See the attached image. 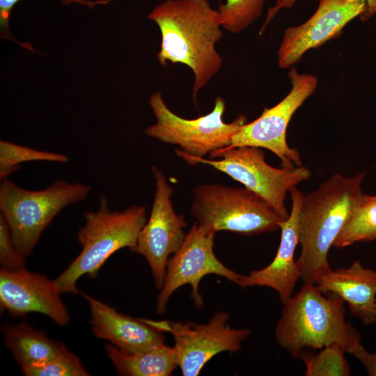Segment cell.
<instances>
[{"mask_svg":"<svg viewBox=\"0 0 376 376\" xmlns=\"http://www.w3.org/2000/svg\"><path fill=\"white\" fill-rule=\"evenodd\" d=\"M193 194L191 213L207 232L259 235L280 229V224L286 219L246 187L205 184L194 188Z\"/></svg>","mask_w":376,"mask_h":376,"instance_id":"6","label":"cell"},{"mask_svg":"<svg viewBox=\"0 0 376 376\" xmlns=\"http://www.w3.org/2000/svg\"><path fill=\"white\" fill-rule=\"evenodd\" d=\"M148 102L157 122L147 127L145 134L165 143L178 146L182 153L191 157H205L228 146L233 136L247 123L242 114L232 123H224L226 102L221 97L215 99L211 112L195 119L174 113L159 92L152 94Z\"/></svg>","mask_w":376,"mask_h":376,"instance_id":"8","label":"cell"},{"mask_svg":"<svg viewBox=\"0 0 376 376\" xmlns=\"http://www.w3.org/2000/svg\"><path fill=\"white\" fill-rule=\"evenodd\" d=\"M376 240V194H365L355 206L333 246L343 248L359 242Z\"/></svg>","mask_w":376,"mask_h":376,"instance_id":"20","label":"cell"},{"mask_svg":"<svg viewBox=\"0 0 376 376\" xmlns=\"http://www.w3.org/2000/svg\"><path fill=\"white\" fill-rule=\"evenodd\" d=\"M144 320L173 336L178 367L184 376L199 375L204 366L220 352L239 350L251 332L246 328L230 327L229 315L224 311L214 313L205 324Z\"/></svg>","mask_w":376,"mask_h":376,"instance_id":"10","label":"cell"},{"mask_svg":"<svg viewBox=\"0 0 376 376\" xmlns=\"http://www.w3.org/2000/svg\"><path fill=\"white\" fill-rule=\"evenodd\" d=\"M0 184V210L13 242L25 258L38 244L41 234L66 206L84 201L91 187L58 180L41 190H28L5 178Z\"/></svg>","mask_w":376,"mask_h":376,"instance_id":"5","label":"cell"},{"mask_svg":"<svg viewBox=\"0 0 376 376\" xmlns=\"http://www.w3.org/2000/svg\"><path fill=\"white\" fill-rule=\"evenodd\" d=\"M375 313H376V301H375Z\"/></svg>","mask_w":376,"mask_h":376,"instance_id":"30","label":"cell"},{"mask_svg":"<svg viewBox=\"0 0 376 376\" xmlns=\"http://www.w3.org/2000/svg\"><path fill=\"white\" fill-rule=\"evenodd\" d=\"M344 302L338 296L322 292L315 284L304 283L283 304L275 328L276 343L294 358L335 341L343 343L351 354L361 337L345 321Z\"/></svg>","mask_w":376,"mask_h":376,"instance_id":"3","label":"cell"},{"mask_svg":"<svg viewBox=\"0 0 376 376\" xmlns=\"http://www.w3.org/2000/svg\"><path fill=\"white\" fill-rule=\"evenodd\" d=\"M26 376H88L79 357L67 350L55 359L41 366L22 370Z\"/></svg>","mask_w":376,"mask_h":376,"instance_id":"24","label":"cell"},{"mask_svg":"<svg viewBox=\"0 0 376 376\" xmlns=\"http://www.w3.org/2000/svg\"><path fill=\"white\" fill-rule=\"evenodd\" d=\"M99 207L84 213V224L77 235L81 250L55 281L62 293H80L77 282L84 274L95 278L105 261L116 251L137 242L147 217L143 205H133L123 211L113 210L107 197L100 195Z\"/></svg>","mask_w":376,"mask_h":376,"instance_id":"4","label":"cell"},{"mask_svg":"<svg viewBox=\"0 0 376 376\" xmlns=\"http://www.w3.org/2000/svg\"><path fill=\"white\" fill-rule=\"evenodd\" d=\"M21 0H0V25L1 36L15 40L9 31V19L11 10L15 4ZM65 5L78 3L93 8L96 6L106 5L113 0H58ZM17 42V41H16Z\"/></svg>","mask_w":376,"mask_h":376,"instance_id":"26","label":"cell"},{"mask_svg":"<svg viewBox=\"0 0 376 376\" xmlns=\"http://www.w3.org/2000/svg\"><path fill=\"white\" fill-rule=\"evenodd\" d=\"M351 354L363 365L368 375L376 376V352H368L359 343Z\"/></svg>","mask_w":376,"mask_h":376,"instance_id":"27","label":"cell"},{"mask_svg":"<svg viewBox=\"0 0 376 376\" xmlns=\"http://www.w3.org/2000/svg\"><path fill=\"white\" fill-rule=\"evenodd\" d=\"M155 180V192L148 219L141 230L136 246L131 251L143 256L149 265L158 290L163 285L168 260L182 244L187 224L173 206V189L164 173L151 166Z\"/></svg>","mask_w":376,"mask_h":376,"instance_id":"12","label":"cell"},{"mask_svg":"<svg viewBox=\"0 0 376 376\" xmlns=\"http://www.w3.org/2000/svg\"><path fill=\"white\" fill-rule=\"evenodd\" d=\"M2 331L6 345L22 370L45 364L68 350L63 343L24 322L4 325Z\"/></svg>","mask_w":376,"mask_h":376,"instance_id":"18","label":"cell"},{"mask_svg":"<svg viewBox=\"0 0 376 376\" xmlns=\"http://www.w3.org/2000/svg\"><path fill=\"white\" fill-rule=\"evenodd\" d=\"M162 34L159 63H182L194 72L193 97L222 65L215 48L223 36L218 10L208 0H165L148 15Z\"/></svg>","mask_w":376,"mask_h":376,"instance_id":"1","label":"cell"},{"mask_svg":"<svg viewBox=\"0 0 376 376\" xmlns=\"http://www.w3.org/2000/svg\"><path fill=\"white\" fill-rule=\"evenodd\" d=\"M105 351L120 375L169 376L178 367L174 347L165 343L136 353L123 352L110 343Z\"/></svg>","mask_w":376,"mask_h":376,"instance_id":"19","label":"cell"},{"mask_svg":"<svg viewBox=\"0 0 376 376\" xmlns=\"http://www.w3.org/2000/svg\"><path fill=\"white\" fill-rule=\"evenodd\" d=\"M175 153L190 165L203 164L226 173L264 198L284 219L289 216L285 201L287 192L311 177L305 166L275 168L265 160L261 148L243 146L212 152L210 159L195 157L176 149Z\"/></svg>","mask_w":376,"mask_h":376,"instance_id":"7","label":"cell"},{"mask_svg":"<svg viewBox=\"0 0 376 376\" xmlns=\"http://www.w3.org/2000/svg\"><path fill=\"white\" fill-rule=\"evenodd\" d=\"M69 160L63 154L40 150L17 145L9 141H0V178H8L19 169V164L33 161H49L65 163Z\"/></svg>","mask_w":376,"mask_h":376,"instance_id":"22","label":"cell"},{"mask_svg":"<svg viewBox=\"0 0 376 376\" xmlns=\"http://www.w3.org/2000/svg\"><path fill=\"white\" fill-rule=\"evenodd\" d=\"M288 75L292 86L288 95L275 106L265 108L258 118L244 124L224 148L243 146L265 148L280 158L282 167L301 166L299 152L287 143L286 130L293 114L315 91L318 81L313 75L299 73L294 66Z\"/></svg>","mask_w":376,"mask_h":376,"instance_id":"9","label":"cell"},{"mask_svg":"<svg viewBox=\"0 0 376 376\" xmlns=\"http://www.w3.org/2000/svg\"><path fill=\"white\" fill-rule=\"evenodd\" d=\"M0 263L8 270L26 269L25 257L15 246L11 232L4 217L0 214Z\"/></svg>","mask_w":376,"mask_h":376,"instance_id":"25","label":"cell"},{"mask_svg":"<svg viewBox=\"0 0 376 376\" xmlns=\"http://www.w3.org/2000/svg\"><path fill=\"white\" fill-rule=\"evenodd\" d=\"M365 173L352 177L334 174L304 196L298 221L301 253L295 260L304 283L315 284L331 269L329 249L364 195L361 183Z\"/></svg>","mask_w":376,"mask_h":376,"instance_id":"2","label":"cell"},{"mask_svg":"<svg viewBox=\"0 0 376 376\" xmlns=\"http://www.w3.org/2000/svg\"><path fill=\"white\" fill-rule=\"evenodd\" d=\"M345 346L339 341L333 342L316 354H304L301 359L306 365V376H349L350 366L345 357Z\"/></svg>","mask_w":376,"mask_h":376,"instance_id":"21","label":"cell"},{"mask_svg":"<svg viewBox=\"0 0 376 376\" xmlns=\"http://www.w3.org/2000/svg\"><path fill=\"white\" fill-rule=\"evenodd\" d=\"M266 0H226L220 3L221 25L231 33L246 29L262 14Z\"/></svg>","mask_w":376,"mask_h":376,"instance_id":"23","label":"cell"},{"mask_svg":"<svg viewBox=\"0 0 376 376\" xmlns=\"http://www.w3.org/2000/svg\"><path fill=\"white\" fill-rule=\"evenodd\" d=\"M295 2L296 0H276L274 6L268 9L265 22L259 34L260 35L263 32L268 23L273 19L279 10H280L281 8H290L295 4Z\"/></svg>","mask_w":376,"mask_h":376,"instance_id":"28","label":"cell"},{"mask_svg":"<svg viewBox=\"0 0 376 376\" xmlns=\"http://www.w3.org/2000/svg\"><path fill=\"white\" fill-rule=\"evenodd\" d=\"M88 301L94 335L109 340L120 350L136 353L164 344V332L146 322L118 313L114 308L80 292Z\"/></svg>","mask_w":376,"mask_h":376,"instance_id":"16","label":"cell"},{"mask_svg":"<svg viewBox=\"0 0 376 376\" xmlns=\"http://www.w3.org/2000/svg\"><path fill=\"white\" fill-rule=\"evenodd\" d=\"M376 13V0H366L365 11L359 16L361 20H368Z\"/></svg>","mask_w":376,"mask_h":376,"instance_id":"29","label":"cell"},{"mask_svg":"<svg viewBox=\"0 0 376 376\" xmlns=\"http://www.w3.org/2000/svg\"><path fill=\"white\" fill-rule=\"evenodd\" d=\"M292 209L288 217L280 224L281 241L272 261L265 267L242 275L238 285L246 288L264 286L279 294L284 304L292 295L300 274L294 260L299 244V214L304 194L295 187L290 189Z\"/></svg>","mask_w":376,"mask_h":376,"instance_id":"15","label":"cell"},{"mask_svg":"<svg viewBox=\"0 0 376 376\" xmlns=\"http://www.w3.org/2000/svg\"><path fill=\"white\" fill-rule=\"evenodd\" d=\"M59 286L45 275L20 270H0L1 306L11 315L39 313L61 326L70 323V315L62 301Z\"/></svg>","mask_w":376,"mask_h":376,"instance_id":"14","label":"cell"},{"mask_svg":"<svg viewBox=\"0 0 376 376\" xmlns=\"http://www.w3.org/2000/svg\"><path fill=\"white\" fill-rule=\"evenodd\" d=\"M215 233L204 230L195 222L180 248L169 259L164 283L157 298V313L163 314L168 301L180 287L190 285L191 297L197 308L203 304L199 284L206 275L222 276L238 285L242 275L224 265L215 256Z\"/></svg>","mask_w":376,"mask_h":376,"instance_id":"11","label":"cell"},{"mask_svg":"<svg viewBox=\"0 0 376 376\" xmlns=\"http://www.w3.org/2000/svg\"><path fill=\"white\" fill-rule=\"evenodd\" d=\"M324 294H333L346 301L352 313L363 323L376 321V270L364 267L356 260L347 268L331 269L316 281Z\"/></svg>","mask_w":376,"mask_h":376,"instance_id":"17","label":"cell"},{"mask_svg":"<svg viewBox=\"0 0 376 376\" xmlns=\"http://www.w3.org/2000/svg\"><path fill=\"white\" fill-rule=\"evenodd\" d=\"M366 0H319L304 23L285 29L277 52L278 65L288 68L308 50L339 36L343 28L366 9Z\"/></svg>","mask_w":376,"mask_h":376,"instance_id":"13","label":"cell"}]
</instances>
